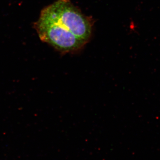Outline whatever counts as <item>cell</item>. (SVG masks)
<instances>
[{"label":"cell","instance_id":"obj_1","mask_svg":"<svg viewBox=\"0 0 160 160\" xmlns=\"http://www.w3.org/2000/svg\"><path fill=\"white\" fill-rule=\"evenodd\" d=\"M35 26L40 39L65 54L82 50L91 37L92 23L70 0H57L43 9Z\"/></svg>","mask_w":160,"mask_h":160}]
</instances>
